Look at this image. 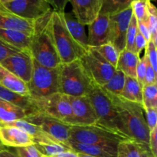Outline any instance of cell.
<instances>
[{
    "instance_id": "1",
    "label": "cell",
    "mask_w": 157,
    "mask_h": 157,
    "mask_svg": "<svg viewBox=\"0 0 157 157\" xmlns=\"http://www.w3.org/2000/svg\"><path fill=\"white\" fill-rule=\"evenodd\" d=\"M53 10L34 21L29 51L35 61L48 68H55L61 64L57 53L52 30Z\"/></svg>"
},
{
    "instance_id": "2",
    "label": "cell",
    "mask_w": 157,
    "mask_h": 157,
    "mask_svg": "<svg viewBox=\"0 0 157 157\" xmlns=\"http://www.w3.org/2000/svg\"><path fill=\"white\" fill-rule=\"evenodd\" d=\"M107 94L117 110L126 136L149 147L150 130L146 121L143 106L130 102L109 92Z\"/></svg>"
},
{
    "instance_id": "3",
    "label": "cell",
    "mask_w": 157,
    "mask_h": 157,
    "mask_svg": "<svg viewBox=\"0 0 157 157\" xmlns=\"http://www.w3.org/2000/svg\"><path fill=\"white\" fill-rule=\"evenodd\" d=\"M94 83L79 59L58 66V92L68 97L87 96Z\"/></svg>"
},
{
    "instance_id": "4",
    "label": "cell",
    "mask_w": 157,
    "mask_h": 157,
    "mask_svg": "<svg viewBox=\"0 0 157 157\" xmlns=\"http://www.w3.org/2000/svg\"><path fill=\"white\" fill-rule=\"evenodd\" d=\"M87 96L96 113L98 125L127 136L117 110L107 92L100 86L93 84Z\"/></svg>"
},
{
    "instance_id": "5",
    "label": "cell",
    "mask_w": 157,
    "mask_h": 157,
    "mask_svg": "<svg viewBox=\"0 0 157 157\" xmlns=\"http://www.w3.org/2000/svg\"><path fill=\"white\" fill-rule=\"evenodd\" d=\"M52 30L57 53L61 63H69L82 56L66 26L64 12H52Z\"/></svg>"
},
{
    "instance_id": "6",
    "label": "cell",
    "mask_w": 157,
    "mask_h": 157,
    "mask_svg": "<svg viewBox=\"0 0 157 157\" xmlns=\"http://www.w3.org/2000/svg\"><path fill=\"white\" fill-rule=\"evenodd\" d=\"M130 138L99 125L71 126L70 140L84 144L118 146Z\"/></svg>"
},
{
    "instance_id": "7",
    "label": "cell",
    "mask_w": 157,
    "mask_h": 157,
    "mask_svg": "<svg viewBox=\"0 0 157 157\" xmlns=\"http://www.w3.org/2000/svg\"><path fill=\"white\" fill-rule=\"evenodd\" d=\"M32 99L49 96L58 92V67L48 68L33 59L31 79L27 84Z\"/></svg>"
},
{
    "instance_id": "8",
    "label": "cell",
    "mask_w": 157,
    "mask_h": 157,
    "mask_svg": "<svg viewBox=\"0 0 157 157\" xmlns=\"http://www.w3.org/2000/svg\"><path fill=\"white\" fill-rule=\"evenodd\" d=\"M79 60L90 81L100 87L105 85L116 71L95 48H89Z\"/></svg>"
},
{
    "instance_id": "9",
    "label": "cell",
    "mask_w": 157,
    "mask_h": 157,
    "mask_svg": "<svg viewBox=\"0 0 157 157\" xmlns=\"http://www.w3.org/2000/svg\"><path fill=\"white\" fill-rule=\"evenodd\" d=\"M32 100L37 112L59 120L68 125L72 117V108L68 96L58 92Z\"/></svg>"
},
{
    "instance_id": "10",
    "label": "cell",
    "mask_w": 157,
    "mask_h": 157,
    "mask_svg": "<svg viewBox=\"0 0 157 157\" xmlns=\"http://www.w3.org/2000/svg\"><path fill=\"white\" fill-rule=\"evenodd\" d=\"M24 120L39 127L44 133L58 142L68 146L70 140V125L40 112H35L27 115Z\"/></svg>"
},
{
    "instance_id": "11",
    "label": "cell",
    "mask_w": 157,
    "mask_h": 157,
    "mask_svg": "<svg viewBox=\"0 0 157 157\" xmlns=\"http://www.w3.org/2000/svg\"><path fill=\"white\" fill-rule=\"evenodd\" d=\"M2 5L12 13L33 21L52 10L47 0H14Z\"/></svg>"
},
{
    "instance_id": "12",
    "label": "cell",
    "mask_w": 157,
    "mask_h": 157,
    "mask_svg": "<svg viewBox=\"0 0 157 157\" xmlns=\"http://www.w3.org/2000/svg\"><path fill=\"white\" fill-rule=\"evenodd\" d=\"M0 64L26 84L30 81L33 69V58L29 49L20 50L3 60Z\"/></svg>"
},
{
    "instance_id": "13",
    "label": "cell",
    "mask_w": 157,
    "mask_h": 157,
    "mask_svg": "<svg viewBox=\"0 0 157 157\" xmlns=\"http://www.w3.org/2000/svg\"><path fill=\"white\" fill-rule=\"evenodd\" d=\"M72 108L70 126L98 125V117L87 96L68 97Z\"/></svg>"
},
{
    "instance_id": "14",
    "label": "cell",
    "mask_w": 157,
    "mask_h": 157,
    "mask_svg": "<svg viewBox=\"0 0 157 157\" xmlns=\"http://www.w3.org/2000/svg\"><path fill=\"white\" fill-rule=\"evenodd\" d=\"M132 15L133 12L130 6L118 13L110 15V42L117 48L119 52L125 49L126 35Z\"/></svg>"
},
{
    "instance_id": "15",
    "label": "cell",
    "mask_w": 157,
    "mask_h": 157,
    "mask_svg": "<svg viewBox=\"0 0 157 157\" xmlns=\"http://www.w3.org/2000/svg\"><path fill=\"white\" fill-rule=\"evenodd\" d=\"M88 45L97 48L110 42V15L100 13L96 19L88 25Z\"/></svg>"
},
{
    "instance_id": "16",
    "label": "cell",
    "mask_w": 157,
    "mask_h": 157,
    "mask_svg": "<svg viewBox=\"0 0 157 157\" xmlns=\"http://www.w3.org/2000/svg\"><path fill=\"white\" fill-rule=\"evenodd\" d=\"M73 15L83 25H89L101 13L103 0H69Z\"/></svg>"
},
{
    "instance_id": "17",
    "label": "cell",
    "mask_w": 157,
    "mask_h": 157,
    "mask_svg": "<svg viewBox=\"0 0 157 157\" xmlns=\"http://www.w3.org/2000/svg\"><path fill=\"white\" fill-rule=\"evenodd\" d=\"M0 142L6 147H28L34 144L33 140L28 133L16 127L0 125Z\"/></svg>"
},
{
    "instance_id": "18",
    "label": "cell",
    "mask_w": 157,
    "mask_h": 157,
    "mask_svg": "<svg viewBox=\"0 0 157 157\" xmlns=\"http://www.w3.org/2000/svg\"><path fill=\"white\" fill-rule=\"evenodd\" d=\"M0 29L20 31L32 35L34 21L25 19L12 13L0 2Z\"/></svg>"
},
{
    "instance_id": "19",
    "label": "cell",
    "mask_w": 157,
    "mask_h": 157,
    "mask_svg": "<svg viewBox=\"0 0 157 157\" xmlns=\"http://www.w3.org/2000/svg\"><path fill=\"white\" fill-rule=\"evenodd\" d=\"M64 17L69 33L76 43L82 55H84L90 48L88 45V38L86 34L84 25L81 24L71 13H66L64 12Z\"/></svg>"
},
{
    "instance_id": "20",
    "label": "cell",
    "mask_w": 157,
    "mask_h": 157,
    "mask_svg": "<svg viewBox=\"0 0 157 157\" xmlns=\"http://www.w3.org/2000/svg\"><path fill=\"white\" fill-rule=\"evenodd\" d=\"M68 146L76 153L94 157H117V146L84 144L69 140Z\"/></svg>"
},
{
    "instance_id": "21",
    "label": "cell",
    "mask_w": 157,
    "mask_h": 157,
    "mask_svg": "<svg viewBox=\"0 0 157 157\" xmlns=\"http://www.w3.org/2000/svg\"><path fill=\"white\" fill-rule=\"evenodd\" d=\"M0 85L12 93L23 97H29L27 84L6 70L0 64ZM30 98V97H29Z\"/></svg>"
},
{
    "instance_id": "22",
    "label": "cell",
    "mask_w": 157,
    "mask_h": 157,
    "mask_svg": "<svg viewBox=\"0 0 157 157\" xmlns=\"http://www.w3.org/2000/svg\"><path fill=\"white\" fill-rule=\"evenodd\" d=\"M7 125L13 126L25 132L33 140L34 144H51V143H59L55 139L44 133L39 127L28 122L25 120H19Z\"/></svg>"
},
{
    "instance_id": "23",
    "label": "cell",
    "mask_w": 157,
    "mask_h": 157,
    "mask_svg": "<svg viewBox=\"0 0 157 157\" xmlns=\"http://www.w3.org/2000/svg\"><path fill=\"white\" fill-rule=\"evenodd\" d=\"M0 40L18 50L29 49L32 35L15 30L0 29Z\"/></svg>"
},
{
    "instance_id": "24",
    "label": "cell",
    "mask_w": 157,
    "mask_h": 157,
    "mask_svg": "<svg viewBox=\"0 0 157 157\" xmlns=\"http://www.w3.org/2000/svg\"><path fill=\"white\" fill-rule=\"evenodd\" d=\"M29 114L22 107L9 101L0 100V124L7 125L22 120Z\"/></svg>"
},
{
    "instance_id": "25",
    "label": "cell",
    "mask_w": 157,
    "mask_h": 157,
    "mask_svg": "<svg viewBox=\"0 0 157 157\" xmlns=\"http://www.w3.org/2000/svg\"><path fill=\"white\" fill-rule=\"evenodd\" d=\"M140 58L139 55L125 48L120 52L116 69L122 71L126 76L136 78V67Z\"/></svg>"
},
{
    "instance_id": "26",
    "label": "cell",
    "mask_w": 157,
    "mask_h": 157,
    "mask_svg": "<svg viewBox=\"0 0 157 157\" xmlns=\"http://www.w3.org/2000/svg\"><path fill=\"white\" fill-rule=\"evenodd\" d=\"M120 97L143 106V87L136 78L126 76L125 84Z\"/></svg>"
},
{
    "instance_id": "27",
    "label": "cell",
    "mask_w": 157,
    "mask_h": 157,
    "mask_svg": "<svg viewBox=\"0 0 157 157\" xmlns=\"http://www.w3.org/2000/svg\"><path fill=\"white\" fill-rule=\"evenodd\" d=\"M0 100L9 101L22 107L28 112L29 114L37 112L32 98L29 97L20 96L16 94L12 93V91L7 90L1 85H0Z\"/></svg>"
},
{
    "instance_id": "28",
    "label": "cell",
    "mask_w": 157,
    "mask_h": 157,
    "mask_svg": "<svg viewBox=\"0 0 157 157\" xmlns=\"http://www.w3.org/2000/svg\"><path fill=\"white\" fill-rule=\"evenodd\" d=\"M148 146L131 139L126 140L117 146V157H142V153Z\"/></svg>"
},
{
    "instance_id": "29",
    "label": "cell",
    "mask_w": 157,
    "mask_h": 157,
    "mask_svg": "<svg viewBox=\"0 0 157 157\" xmlns=\"http://www.w3.org/2000/svg\"><path fill=\"white\" fill-rule=\"evenodd\" d=\"M125 80L126 75L122 71L116 69L114 74L108 82L101 87L112 94L121 96L125 84Z\"/></svg>"
},
{
    "instance_id": "30",
    "label": "cell",
    "mask_w": 157,
    "mask_h": 157,
    "mask_svg": "<svg viewBox=\"0 0 157 157\" xmlns=\"http://www.w3.org/2000/svg\"><path fill=\"white\" fill-rule=\"evenodd\" d=\"M35 148L45 157L53 156L58 153L66 151H71L72 149L68 146L61 143H51V144H34Z\"/></svg>"
},
{
    "instance_id": "31",
    "label": "cell",
    "mask_w": 157,
    "mask_h": 157,
    "mask_svg": "<svg viewBox=\"0 0 157 157\" xmlns=\"http://www.w3.org/2000/svg\"><path fill=\"white\" fill-rule=\"evenodd\" d=\"M131 0H103L101 13L112 15L124 10L130 6Z\"/></svg>"
},
{
    "instance_id": "32",
    "label": "cell",
    "mask_w": 157,
    "mask_h": 157,
    "mask_svg": "<svg viewBox=\"0 0 157 157\" xmlns=\"http://www.w3.org/2000/svg\"><path fill=\"white\" fill-rule=\"evenodd\" d=\"M95 48L110 65L116 68L117 65L120 52L113 44L108 42L107 44L99 46V47Z\"/></svg>"
},
{
    "instance_id": "33",
    "label": "cell",
    "mask_w": 157,
    "mask_h": 157,
    "mask_svg": "<svg viewBox=\"0 0 157 157\" xmlns=\"http://www.w3.org/2000/svg\"><path fill=\"white\" fill-rule=\"evenodd\" d=\"M143 107L157 109L156 84H147L143 87Z\"/></svg>"
},
{
    "instance_id": "34",
    "label": "cell",
    "mask_w": 157,
    "mask_h": 157,
    "mask_svg": "<svg viewBox=\"0 0 157 157\" xmlns=\"http://www.w3.org/2000/svg\"><path fill=\"white\" fill-rule=\"evenodd\" d=\"M150 0H133L130 3L133 15L139 21L147 22L148 18V2Z\"/></svg>"
},
{
    "instance_id": "35",
    "label": "cell",
    "mask_w": 157,
    "mask_h": 157,
    "mask_svg": "<svg viewBox=\"0 0 157 157\" xmlns=\"http://www.w3.org/2000/svg\"><path fill=\"white\" fill-rule=\"evenodd\" d=\"M147 26L151 35V41H157V9L151 1L148 2V18Z\"/></svg>"
},
{
    "instance_id": "36",
    "label": "cell",
    "mask_w": 157,
    "mask_h": 157,
    "mask_svg": "<svg viewBox=\"0 0 157 157\" xmlns=\"http://www.w3.org/2000/svg\"><path fill=\"white\" fill-rule=\"evenodd\" d=\"M138 32L137 20L133 15L130 18V24L127 29V35H126V47L127 50L134 52V41L136 33Z\"/></svg>"
},
{
    "instance_id": "37",
    "label": "cell",
    "mask_w": 157,
    "mask_h": 157,
    "mask_svg": "<svg viewBox=\"0 0 157 157\" xmlns=\"http://www.w3.org/2000/svg\"><path fill=\"white\" fill-rule=\"evenodd\" d=\"M147 61L148 59H147V56L145 53L142 58H140L137 67H136V78L142 87L145 85V75L146 71H147Z\"/></svg>"
},
{
    "instance_id": "38",
    "label": "cell",
    "mask_w": 157,
    "mask_h": 157,
    "mask_svg": "<svg viewBox=\"0 0 157 157\" xmlns=\"http://www.w3.org/2000/svg\"><path fill=\"white\" fill-rule=\"evenodd\" d=\"M156 44L150 40L148 41V44L145 50V53L147 56L150 65L153 68L155 71L157 72V51Z\"/></svg>"
},
{
    "instance_id": "39",
    "label": "cell",
    "mask_w": 157,
    "mask_h": 157,
    "mask_svg": "<svg viewBox=\"0 0 157 157\" xmlns=\"http://www.w3.org/2000/svg\"><path fill=\"white\" fill-rule=\"evenodd\" d=\"M15 152L18 157H44L35 148L34 144L28 147L15 148Z\"/></svg>"
},
{
    "instance_id": "40",
    "label": "cell",
    "mask_w": 157,
    "mask_h": 157,
    "mask_svg": "<svg viewBox=\"0 0 157 157\" xmlns=\"http://www.w3.org/2000/svg\"><path fill=\"white\" fill-rule=\"evenodd\" d=\"M144 113L148 128L150 131H151L157 127V109L146 108L144 109Z\"/></svg>"
},
{
    "instance_id": "41",
    "label": "cell",
    "mask_w": 157,
    "mask_h": 157,
    "mask_svg": "<svg viewBox=\"0 0 157 157\" xmlns=\"http://www.w3.org/2000/svg\"><path fill=\"white\" fill-rule=\"evenodd\" d=\"M20 50L12 47L10 44L0 40V62L10 57L11 55L17 53Z\"/></svg>"
},
{
    "instance_id": "42",
    "label": "cell",
    "mask_w": 157,
    "mask_h": 157,
    "mask_svg": "<svg viewBox=\"0 0 157 157\" xmlns=\"http://www.w3.org/2000/svg\"><path fill=\"white\" fill-rule=\"evenodd\" d=\"M147 44H148V41L145 39V38L138 31L134 41V53L140 56L141 52L144 49L146 50Z\"/></svg>"
},
{
    "instance_id": "43",
    "label": "cell",
    "mask_w": 157,
    "mask_h": 157,
    "mask_svg": "<svg viewBox=\"0 0 157 157\" xmlns=\"http://www.w3.org/2000/svg\"><path fill=\"white\" fill-rule=\"evenodd\" d=\"M156 71L153 70L149 61H147V71L145 75V85L147 84H156Z\"/></svg>"
},
{
    "instance_id": "44",
    "label": "cell",
    "mask_w": 157,
    "mask_h": 157,
    "mask_svg": "<svg viewBox=\"0 0 157 157\" xmlns=\"http://www.w3.org/2000/svg\"><path fill=\"white\" fill-rule=\"evenodd\" d=\"M149 149L154 157H157V127L150 131Z\"/></svg>"
},
{
    "instance_id": "45",
    "label": "cell",
    "mask_w": 157,
    "mask_h": 157,
    "mask_svg": "<svg viewBox=\"0 0 157 157\" xmlns=\"http://www.w3.org/2000/svg\"><path fill=\"white\" fill-rule=\"evenodd\" d=\"M52 7H53V11L58 12H64L66 6L69 0H47Z\"/></svg>"
},
{
    "instance_id": "46",
    "label": "cell",
    "mask_w": 157,
    "mask_h": 157,
    "mask_svg": "<svg viewBox=\"0 0 157 157\" xmlns=\"http://www.w3.org/2000/svg\"><path fill=\"white\" fill-rule=\"evenodd\" d=\"M137 27L140 33L145 38L147 41H150L151 40V35H150V31H149L148 26H147V23L144 22V21H137Z\"/></svg>"
},
{
    "instance_id": "47",
    "label": "cell",
    "mask_w": 157,
    "mask_h": 157,
    "mask_svg": "<svg viewBox=\"0 0 157 157\" xmlns=\"http://www.w3.org/2000/svg\"><path fill=\"white\" fill-rule=\"evenodd\" d=\"M50 157H79V156H78V153H77L76 152L73 151V150H71V151L63 152V153H58V154L55 155V156H50Z\"/></svg>"
},
{
    "instance_id": "48",
    "label": "cell",
    "mask_w": 157,
    "mask_h": 157,
    "mask_svg": "<svg viewBox=\"0 0 157 157\" xmlns=\"http://www.w3.org/2000/svg\"><path fill=\"white\" fill-rule=\"evenodd\" d=\"M0 157H18L16 154L12 153L11 151L8 150L7 149L2 150L0 151Z\"/></svg>"
},
{
    "instance_id": "49",
    "label": "cell",
    "mask_w": 157,
    "mask_h": 157,
    "mask_svg": "<svg viewBox=\"0 0 157 157\" xmlns=\"http://www.w3.org/2000/svg\"><path fill=\"white\" fill-rule=\"evenodd\" d=\"M142 157H154L153 156V154L151 153V152H150V149L148 148H146L145 150H144V152H143L142 153Z\"/></svg>"
},
{
    "instance_id": "50",
    "label": "cell",
    "mask_w": 157,
    "mask_h": 157,
    "mask_svg": "<svg viewBox=\"0 0 157 157\" xmlns=\"http://www.w3.org/2000/svg\"><path fill=\"white\" fill-rule=\"evenodd\" d=\"M78 153V156L79 157H94V156H88V155H86V154H83V153Z\"/></svg>"
},
{
    "instance_id": "51",
    "label": "cell",
    "mask_w": 157,
    "mask_h": 157,
    "mask_svg": "<svg viewBox=\"0 0 157 157\" xmlns=\"http://www.w3.org/2000/svg\"><path fill=\"white\" fill-rule=\"evenodd\" d=\"M12 1H14V0H0V2H1L2 4H3V3L10 2H12Z\"/></svg>"
},
{
    "instance_id": "52",
    "label": "cell",
    "mask_w": 157,
    "mask_h": 157,
    "mask_svg": "<svg viewBox=\"0 0 157 157\" xmlns=\"http://www.w3.org/2000/svg\"><path fill=\"white\" fill-rule=\"evenodd\" d=\"M6 147H5V146H3L2 144V143L0 142V151L2 150H6Z\"/></svg>"
},
{
    "instance_id": "53",
    "label": "cell",
    "mask_w": 157,
    "mask_h": 157,
    "mask_svg": "<svg viewBox=\"0 0 157 157\" xmlns=\"http://www.w3.org/2000/svg\"><path fill=\"white\" fill-rule=\"evenodd\" d=\"M131 1H133V0H131ZM150 1H156V0H150Z\"/></svg>"
},
{
    "instance_id": "54",
    "label": "cell",
    "mask_w": 157,
    "mask_h": 157,
    "mask_svg": "<svg viewBox=\"0 0 157 157\" xmlns=\"http://www.w3.org/2000/svg\"><path fill=\"white\" fill-rule=\"evenodd\" d=\"M0 125H1V124H0Z\"/></svg>"
}]
</instances>
